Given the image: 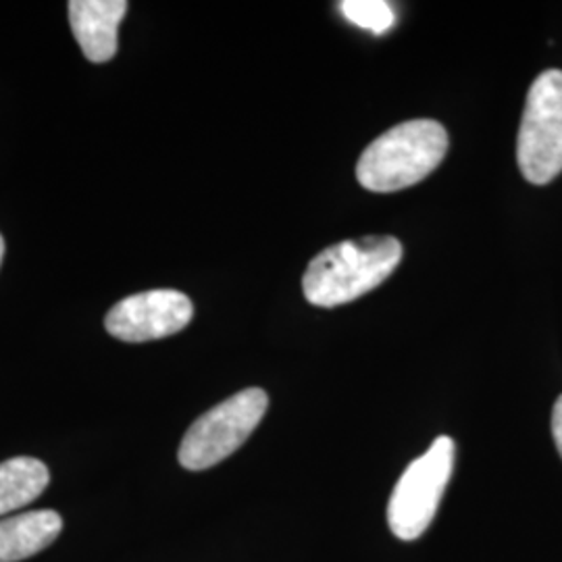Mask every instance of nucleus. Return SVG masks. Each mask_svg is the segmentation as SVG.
I'll return each mask as SVG.
<instances>
[{
  "mask_svg": "<svg viewBox=\"0 0 562 562\" xmlns=\"http://www.w3.org/2000/svg\"><path fill=\"white\" fill-rule=\"evenodd\" d=\"M401 261L402 244L392 236L340 241L308 262L302 292L315 306H340L382 285Z\"/></svg>",
  "mask_w": 562,
  "mask_h": 562,
  "instance_id": "f257e3e1",
  "label": "nucleus"
},
{
  "mask_svg": "<svg viewBox=\"0 0 562 562\" xmlns=\"http://www.w3.org/2000/svg\"><path fill=\"white\" fill-rule=\"evenodd\" d=\"M448 134L442 123H398L371 142L357 165V178L369 192H398L425 180L443 161Z\"/></svg>",
  "mask_w": 562,
  "mask_h": 562,
  "instance_id": "f03ea898",
  "label": "nucleus"
},
{
  "mask_svg": "<svg viewBox=\"0 0 562 562\" xmlns=\"http://www.w3.org/2000/svg\"><path fill=\"white\" fill-rule=\"evenodd\" d=\"M269 396L248 387L206 411L192 423L180 443L178 459L188 471H204L232 457L262 422Z\"/></svg>",
  "mask_w": 562,
  "mask_h": 562,
  "instance_id": "7ed1b4c3",
  "label": "nucleus"
},
{
  "mask_svg": "<svg viewBox=\"0 0 562 562\" xmlns=\"http://www.w3.org/2000/svg\"><path fill=\"white\" fill-rule=\"evenodd\" d=\"M454 469V442L440 436L429 450L408 464L387 504V522L396 538L413 542L434 521L443 490Z\"/></svg>",
  "mask_w": 562,
  "mask_h": 562,
  "instance_id": "20e7f679",
  "label": "nucleus"
},
{
  "mask_svg": "<svg viewBox=\"0 0 562 562\" xmlns=\"http://www.w3.org/2000/svg\"><path fill=\"white\" fill-rule=\"evenodd\" d=\"M517 161L525 180L543 186L562 171V71L550 69L531 83L522 111Z\"/></svg>",
  "mask_w": 562,
  "mask_h": 562,
  "instance_id": "39448f33",
  "label": "nucleus"
},
{
  "mask_svg": "<svg viewBox=\"0 0 562 562\" xmlns=\"http://www.w3.org/2000/svg\"><path fill=\"white\" fill-rule=\"evenodd\" d=\"M194 317V304L178 290H150L117 302L106 319V331L121 341L142 344L180 334Z\"/></svg>",
  "mask_w": 562,
  "mask_h": 562,
  "instance_id": "423d86ee",
  "label": "nucleus"
},
{
  "mask_svg": "<svg viewBox=\"0 0 562 562\" xmlns=\"http://www.w3.org/2000/svg\"><path fill=\"white\" fill-rule=\"evenodd\" d=\"M127 7L125 0H71L67 4L71 32L90 63H106L117 55V34Z\"/></svg>",
  "mask_w": 562,
  "mask_h": 562,
  "instance_id": "0eeeda50",
  "label": "nucleus"
},
{
  "mask_svg": "<svg viewBox=\"0 0 562 562\" xmlns=\"http://www.w3.org/2000/svg\"><path fill=\"white\" fill-rule=\"evenodd\" d=\"M63 519L55 510H30L0 521V562H20L59 538Z\"/></svg>",
  "mask_w": 562,
  "mask_h": 562,
  "instance_id": "6e6552de",
  "label": "nucleus"
},
{
  "mask_svg": "<svg viewBox=\"0 0 562 562\" xmlns=\"http://www.w3.org/2000/svg\"><path fill=\"white\" fill-rule=\"evenodd\" d=\"M50 483L48 467L32 457L0 462V517L34 503Z\"/></svg>",
  "mask_w": 562,
  "mask_h": 562,
  "instance_id": "1a4fd4ad",
  "label": "nucleus"
},
{
  "mask_svg": "<svg viewBox=\"0 0 562 562\" xmlns=\"http://www.w3.org/2000/svg\"><path fill=\"white\" fill-rule=\"evenodd\" d=\"M340 11L346 20L373 32L375 36L390 32L396 23L392 7L383 0H344L340 2Z\"/></svg>",
  "mask_w": 562,
  "mask_h": 562,
  "instance_id": "9d476101",
  "label": "nucleus"
},
{
  "mask_svg": "<svg viewBox=\"0 0 562 562\" xmlns=\"http://www.w3.org/2000/svg\"><path fill=\"white\" fill-rule=\"evenodd\" d=\"M552 436H554V442H557V448L562 457V396L557 401L554 411H552Z\"/></svg>",
  "mask_w": 562,
  "mask_h": 562,
  "instance_id": "9b49d317",
  "label": "nucleus"
},
{
  "mask_svg": "<svg viewBox=\"0 0 562 562\" xmlns=\"http://www.w3.org/2000/svg\"><path fill=\"white\" fill-rule=\"evenodd\" d=\"M2 257H4V240L0 236V265H2Z\"/></svg>",
  "mask_w": 562,
  "mask_h": 562,
  "instance_id": "f8f14e48",
  "label": "nucleus"
}]
</instances>
